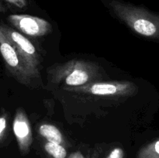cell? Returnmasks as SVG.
<instances>
[{
  "mask_svg": "<svg viewBox=\"0 0 159 158\" xmlns=\"http://www.w3.org/2000/svg\"><path fill=\"white\" fill-rule=\"evenodd\" d=\"M0 54L4 60L8 71L23 85H29L30 76L26 71L15 46L0 29Z\"/></svg>",
  "mask_w": 159,
  "mask_h": 158,
  "instance_id": "5b68a950",
  "label": "cell"
},
{
  "mask_svg": "<svg viewBox=\"0 0 159 158\" xmlns=\"http://www.w3.org/2000/svg\"><path fill=\"white\" fill-rule=\"evenodd\" d=\"M138 158H159V139L143 147L138 152Z\"/></svg>",
  "mask_w": 159,
  "mask_h": 158,
  "instance_id": "9c48e42d",
  "label": "cell"
},
{
  "mask_svg": "<svg viewBox=\"0 0 159 158\" xmlns=\"http://www.w3.org/2000/svg\"><path fill=\"white\" fill-rule=\"evenodd\" d=\"M68 158H85V156L82 155V153L81 152H75V153H72L69 156Z\"/></svg>",
  "mask_w": 159,
  "mask_h": 158,
  "instance_id": "5bb4252c",
  "label": "cell"
},
{
  "mask_svg": "<svg viewBox=\"0 0 159 158\" xmlns=\"http://www.w3.org/2000/svg\"><path fill=\"white\" fill-rule=\"evenodd\" d=\"M6 11V8L2 4L1 1H0V12H5Z\"/></svg>",
  "mask_w": 159,
  "mask_h": 158,
  "instance_id": "9a60e30c",
  "label": "cell"
},
{
  "mask_svg": "<svg viewBox=\"0 0 159 158\" xmlns=\"http://www.w3.org/2000/svg\"><path fill=\"white\" fill-rule=\"evenodd\" d=\"M49 80L64 88H75L96 81L100 75L99 66L84 60H71L57 64L48 71Z\"/></svg>",
  "mask_w": 159,
  "mask_h": 158,
  "instance_id": "7a4b0ae2",
  "label": "cell"
},
{
  "mask_svg": "<svg viewBox=\"0 0 159 158\" xmlns=\"http://www.w3.org/2000/svg\"><path fill=\"white\" fill-rule=\"evenodd\" d=\"M6 128H7V116L6 115H2L0 116V141L4 137Z\"/></svg>",
  "mask_w": 159,
  "mask_h": 158,
  "instance_id": "7c38bea8",
  "label": "cell"
},
{
  "mask_svg": "<svg viewBox=\"0 0 159 158\" xmlns=\"http://www.w3.org/2000/svg\"><path fill=\"white\" fill-rule=\"evenodd\" d=\"M110 12L136 33L159 39V14L123 0H102Z\"/></svg>",
  "mask_w": 159,
  "mask_h": 158,
  "instance_id": "6da1fadb",
  "label": "cell"
},
{
  "mask_svg": "<svg viewBox=\"0 0 159 158\" xmlns=\"http://www.w3.org/2000/svg\"><path fill=\"white\" fill-rule=\"evenodd\" d=\"M0 29L15 46L31 78L40 77V56L32 42L28 40L23 33L4 23H0Z\"/></svg>",
  "mask_w": 159,
  "mask_h": 158,
  "instance_id": "3957f363",
  "label": "cell"
},
{
  "mask_svg": "<svg viewBox=\"0 0 159 158\" xmlns=\"http://www.w3.org/2000/svg\"><path fill=\"white\" fill-rule=\"evenodd\" d=\"M44 150L53 158H65L67 156V151L61 144L47 142L44 144Z\"/></svg>",
  "mask_w": 159,
  "mask_h": 158,
  "instance_id": "30bf717a",
  "label": "cell"
},
{
  "mask_svg": "<svg viewBox=\"0 0 159 158\" xmlns=\"http://www.w3.org/2000/svg\"><path fill=\"white\" fill-rule=\"evenodd\" d=\"M9 5L20 9H25L28 7V0H3Z\"/></svg>",
  "mask_w": 159,
  "mask_h": 158,
  "instance_id": "8fae6325",
  "label": "cell"
},
{
  "mask_svg": "<svg viewBox=\"0 0 159 158\" xmlns=\"http://www.w3.org/2000/svg\"><path fill=\"white\" fill-rule=\"evenodd\" d=\"M9 23L21 33L33 37L46 36L51 32L49 22L38 16L26 14H12L7 18Z\"/></svg>",
  "mask_w": 159,
  "mask_h": 158,
  "instance_id": "8992f818",
  "label": "cell"
},
{
  "mask_svg": "<svg viewBox=\"0 0 159 158\" xmlns=\"http://www.w3.org/2000/svg\"><path fill=\"white\" fill-rule=\"evenodd\" d=\"M124 151L120 147H116L113 149L107 158H124Z\"/></svg>",
  "mask_w": 159,
  "mask_h": 158,
  "instance_id": "4fadbf2b",
  "label": "cell"
},
{
  "mask_svg": "<svg viewBox=\"0 0 159 158\" xmlns=\"http://www.w3.org/2000/svg\"><path fill=\"white\" fill-rule=\"evenodd\" d=\"M39 133L48 142L61 144L64 142L63 135L55 125L51 124H42L39 127Z\"/></svg>",
  "mask_w": 159,
  "mask_h": 158,
  "instance_id": "ba28073f",
  "label": "cell"
},
{
  "mask_svg": "<svg viewBox=\"0 0 159 158\" xmlns=\"http://www.w3.org/2000/svg\"><path fill=\"white\" fill-rule=\"evenodd\" d=\"M64 89L96 96H128L137 93L138 86L128 81H95L83 86L64 88Z\"/></svg>",
  "mask_w": 159,
  "mask_h": 158,
  "instance_id": "277c9868",
  "label": "cell"
},
{
  "mask_svg": "<svg viewBox=\"0 0 159 158\" xmlns=\"http://www.w3.org/2000/svg\"><path fill=\"white\" fill-rule=\"evenodd\" d=\"M13 133L22 154H27L33 143L30 122L23 108H19L13 120Z\"/></svg>",
  "mask_w": 159,
  "mask_h": 158,
  "instance_id": "52a82bcc",
  "label": "cell"
}]
</instances>
